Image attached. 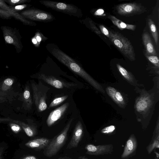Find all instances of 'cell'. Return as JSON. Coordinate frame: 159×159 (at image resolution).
Segmentation results:
<instances>
[{"label":"cell","mask_w":159,"mask_h":159,"mask_svg":"<svg viewBox=\"0 0 159 159\" xmlns=\"http://www.w3.org/2000/svg\"><path fill=\"white\" fill-rule=\"evenodd\" d=\"M0 16L4 18H8L11 16H13L27 25H36L35 23L26 20L21 15L17 13H14L3 10L0 8Z\"/></svg>","instance_id":"obj_16"},{"label":"cell","mask_w":159,"mask_h":159,"mask_svg":"<svg viewBox=\"0 0 159 159\" xmlns=\"http://www.w3.org/2000/svg\"><path fill=\"white\" fill-rule=\"evenodd\" d=\"M14 80L11 78H7L5 79L1 84L0 91L1 92L5 93L11 88L13 84Z\"/></svg>","instance_id":"obj_23"},{"label":"cell","mask_w":159,"mask_h":159,"mask_svg":"<svg viewBox=\"0 0 159 159\" xmlns=\"http://www.w3.org/2000/svg\"><path fill=\"white\" fill-rule=\"evenodd\" d=\"M39 2L48 8L70 16L80 18L82 15L80 9L71 4L46 0H40Z\"/></svg>","instance_id":"obj_4"},{"label":"cell","mask_w":159,"mask_h":159,"mask_svg":"<svg viewBox=\"0 0 159 159\" xmlns=\"http://www.w3.org/2000/svg\"><path fill=\"white\" fill-rule=\"evenodd\" d=\"M22 99L26 109L30 110L31 109L33 105L31 95L29 86L26 85L23 93Z\"/></svg>","instance_id":"obj_19"},{"label":"cell","mask_w":159,"mask_h":159,"mask_svg":"<svg viewBox=\"0 0 159 159\" xmlns=\"http://www.w3.org/2000/svg\"><path fill=\"white\" fill-rule=\"evenodd\" d=\"M106 91L108 95L116 103L120 104L124 103V100L122 95L115 89L108 86L106 88Z\"/></svg>","instance_id":"obj_18"},{"label":"cell","mask_w":159,"mask_h":159,"mask_svg":"<svg viewBox=\"0 0 159 159\" xmlns=\"http://www.w3.org/2000/svg\"><path fill=\"white\" fill-rule=\"evenodd\" d=\"M24 18L40 22H48L53 20L55 17L51 13L42 10L31 9L24 11L21 13Z\"/></svg>","instance_id":"obj_6"},{"label":"cell","mask_w":159,"mask_h":159,"mask_svg":"<svg viewBox=\"0 0 159 159\" xmlns=\"http://www.w3.org/2000/svg\"><path fill=\"white\" fill-rule=\"evenodd\" d=\"M109 39L122 54L131 61L135 59L133 47L130 41L117 32H109Z\"/></svg>","instance_id":"obj_2"},{"label":"cell","mask_w":159,"mask_h":159,"mask_svg":"<svg viewBox=\"0 0 159 159\" xmlns=\"http://www.w3.org/2000/svg\"><path fill=\"white\" fill-rule=\"evenodd\" d=\"M104 11L102 9H98L94 13V14L95 15L99 16H104L105 15L104 14Z\"/></svg>","instance_id":"obj_35"},{"label":"cell","mask_w":159,"mask_h":159,"mask_svg":"<svg viewBox=\"0 0 159 159\" xmlns=\"http://www.w3.org/2000/svg\"><path fill=\"white\" fill-rule=\"evenodd\" d=\"M2 99H1V100H0V101H2Z\"/></svg>","instance_id":"obj_41"},{"label":"cell","mask_w":159,"mask_h":159,"mask_svg":"<svg viewBox=\"0 0 159 159\" xmlns=\"http://www.w3.org/2000/svg\"><path fill=\"white\" fill-rule=\"evenodd\" d=\"M137 140L134 134H131L127 141L123 153L121 156L122 159H128L135 154L137 147Z\"/></svg>","instance_id":"obj_12"},{"label":"cell","mask_w":159,"mask_h":159,"mask_svg":"<svg viewBox=\"0 0 159 159\" xmlns=\"http://www.w3.org/2000/svg\"><path fill=\"white\" fill-rule=\"evenodd\" d=\"M69 106V103L66 102L55 109L49 114L46 120L48 127L53 125L65 113Z\"/></svg>","instance_id":"obj_11"},{"label":"cell","mask_w":159,"mask_h":159,"mask_svg":"<svg viewBox=\"0 0 159 159\" xmlns=\"http://www.w3.org/2000/svg\"><path fill=\"white\" fill-rule=\"evenodd\" d=\"M116 65L119 72L124 78L128 80H131V76L127 70L119 64H117Z\"/></svg>","instance_id":"obj_25"},{"label":"cell","mask_w":159,"mask_h":159,"mask_svg":"<svg viewBox=\"0 0 159 159\" xmlns=\"http://www.w3.org/2000/svg\"><path fill=\"white\" fill-rule=\"evenodd\" d=\"M79 159H88L85 156H81L79 158Z\"/></svg>","instance_id":"obj_38"},{"label":"cell","mask_w":159,"mask_h":159,"mask_svg":"<svg viewBox=\"0 0 159 159\" xmlns=\"http://www.w3.org/2000/svg\"><path fill=\"white\" fill-rule=\"evenodd\" d=\"M149 100L145 98H140L137 102L136 107L138 111L141 112L146 110L149 106Z\"/></svg>","instance_id":"obj_21"},{"label":"cell","mask_w":159,"mask_h":159,"mask_svg":"<svg viewBox=\"0 0 159 159\" xmlns=\"http://www.w3.org/2000/svg\"><path fill=\"white\" fill-rule=\"evenodd\" d=\"M12 131L15 133H17L21 130V128L18 124L12 122L8 123Z\"/></svg>","instance_id":"obj_29"},{"label":"cell","mask_w":159,"mask_h":159,"mask_svg":"<svg viewBox=\"0 0 159 159\" xmlns=\"http://www.w3.org/2000/svg\"><path fill=\"white\" fill-rule=\"evenodd\" d=\"M108 18L110 20L114 25L121 30L128 29L134 31L136 29L135 25L125 23L112 15L109 16Z\"/></svg>","instance_id":"obj_17"},{"label":"cell","mask_w":159,"mask_h":159,"mask_svg":"<svg viewBox=\"0 0 159 159\" xmlns=\"http://www.w3.org/2000/svg\"><path fill=\"white\" fill-rule=\"evenodd\" d=\"M56 159H72V158L69 157L65 156L64 157H61Z\"/></svg>","instance_id":"obj_37"},{"label":"cell","mask_w":159,"mask_h":159,"mask_svg":"<svg viewBox=\"0 0 159 159\" xmlns=\"http://www.w3.org/2000/svg\"><path fill=\"white\" fill-rule=\"evenodd\" d=\"M116 8L118 14L126 16L139 15L147 11L146 8L141 3L136 2L120 4Z\"/></svg>","instance_id":"obj_5"},{"label":"cell","mask_w":159,"mask_h":159,"mask_svg":"<svg viewBox=\"0 0 159 159\" xmlns=\"http://www.w3.org/2000/svg\"><path fill=\"white\" fill-rule=\"evenodd\" d=\"M5 122H12L18 124L29 137H34L37 134V129L35 125L28 124L24 122L9 118L0 117V123Z\"/></svg>","instance_id":"obj_10"},{"label":"cell","mask_w":159,"mask_h":159,"mask_svg":"<svg viewBox=\"0 0 159 159\" xmlns=\"http://www.w3.org/2000/svg\"><path fill=\"white\" fill-rule=\"evenodd\" d=\"M4 1L11 5L13 6L25 3L29 1L28 0H4Z\"/></svg>","instance_id":"obj_31"},{"label":"cell","mask_w":159,"mask_h":159,"mask_svg":"<svg viewBox=\"0 0 159 159\" xmlns=\"http://www.w3.org/2000/svg\"><path fill=\"white\" fill-rule=\"evenodd\" d=\"M146 56L148 60L154 65L157 67H159V60L158 57L154 55H146Z\"/></svg>","instance_id":"obj_27"},{"label":"cell","mask_w":159,"mask_h":159,"mask_svg":"<svg viewBox=\"0 0 159 159\" xmlns=\"http://www.w3.org/2000/svg\"><path fill=\"white\" fill-rule=\"evenodd\" d=\"M84 135V128L81 122L79 120L75 126L71 138L67 144L66 149H71L77 147Z\"/></svg>","instance_id":"obj_9"},{"label":"cell","mask_w":159,"mask_h":159,"mask_svg":"<svg viewBox=\"0 0 159 159\" xmlns=\"http://www.w3.org/2000/svg\"><path fill=\"white\" fill-rule=\"evenodd\" d=\"M31 87L34 101L38 111H44L47 107L46 102L47 98V93L50 88L43 85L40 81L38 84L32 83Z\"/></svg>","instance_id":"obj_3"},{"label":"cell","mask_w":159,"mask_h":159,"mask_svg":"<svg viewBox=\"0 0 159 159\" xmlns=\"http://www.w3.org/2000/svg\"><path fill=\"white\" fill-rule=\"evenodd\" d=\"M20 159H39L34 156H28L21 158Z\"/></svg>","instance_id":"obj_36"},{"label":"cell","mask_w":159,"mask_h":159,"mask_svg":"<svg viewBox=\"0 0 159 159\" xmlns=\"http://www.w3.org/2000/svg\"><path fill=\"white\" fill-rule=\"evenodd\" d=\"M0 8L3 10L10 11V7L6 4L4 0H0Z\"/></svg>","instance_id":"obj_32"},{"label":"cell","mask_w":159,"mask_h":159,"mask_svg":"<svg viewBox=\"0 0 159 159\" xmlns=\"http://www.w3.org/2000/svg\"><path fill=\"white\" fill-rule=\"evenodd\" d=\"M73 118L70 120L62 130L51 139L48 146L43 149V154L47 157L56 155L66 143L67 140L68 133Z\"/></svg>","instance_id":"obj_1"},{"label":"cell","mask_w":159,"mask_h":159,"mask_svg":"<svg viewBox=\"0 0 159 159\" xmlns=\"http://www.w3.org/2000/svg\"><path fill=\"white\" fill-rule=\"evenodd\" d=\"M93 22V21L92 20L89 21L90 27L95 33L98 35L100 34L101 33V32L98 28H97Z\"/></svg>","instance_id":"obj_33"},{"label":"cell","mask_w":159,"mask_h":159,"mask_svg":"<svg viewBox=\"0 0 159 159\" xmlns=\"http://www.w3.org/2000/svg\"><path fill=\"white\" fill-rule=\"evenodd\" d=\"M155 153L156 154V157H157V159H158V158H159V154L158 153L156 152H155Z\"/></svg>","instance_id":"obj_39"},{"label":"cell","mask_w":159,"mask_h":159,"mask_svg":"<svg viewBox=\"0 0 159 159\" xmlns=\"http://www.w3.org/2000/svg\"><path fill=\"white\" fill-rule=\"evenodd\" d=\"M115 126L113 125L106 127L101 130V132L103 134H109L112 133L115 129Z\"/></svg>","instance_id":"obj_28"},{"label":"cell","mask_w":159,"mask_h":159,"mask_svg":"<svg viewBox=\"0 0 159 159\" xmlns=\"http://www.w3.org/2000/svg\"><path fill=\"white\" fill-rule=\"evenodd\" d=\"M37 78L54 88L58 89L69 88L76 85L74 83L66 82L54 76L47 75L43 73L39 74Z\"/></svg>","instance_id":"obj_7"},{"label":"cell","mask_w":159,"mask_h":159,"mask_svg":"<svg viewBox=\"0 0 159 159\" xmlns=\"http://www.w3.org/2000/svg\"><path fill=\"white\" fill-rule=\"evenodd\" d=\"M101 32L104 35L109 38V32L108 30L103 25H100L99 26Z\"/></svg>","instance_id":"obj_34"},{"label":"cell","mask_w":159,"mask_h":159,"mask_svg":"<svg viewBox=\"0 0 159 159\" xmlns=\"http://www.w3.org/2000/svg\"><path fill=\"white\" fill-rule=\"evenodd\" d=\"M85 149L87 154L98 156L111 153L113 151V146L111 144L95 146L89 144L85 146Z\"/></svg>","instance_id":"obj_8"},{"label":"cell","mask_w":159,"mask_h":159,"mask_svg":"<svg viewBox=\"0 0 159 159\" xmlns=\"http://www.w3.org/2000/svg\"><path fill=\"white\" fill-rule=\"evenodd\" d=\"M3 32L4 39L7 43L13 44L17 48H20L19 42L16 35L11 30L3 27Z\"/></svg>","instance_id":"obj_15"},{"label":"cell","mask_w":159,"mask_h":159,"mask_svg":"<svg viewBox=\"0 0 159 159\" xmlns=\"http://www.w3.org/2000/svg\"><path fill=\"white\" fill-rule=\"evenodd\" d=\"M68 97V95H66L55 98L50 103L48 108H50L60 104L67 99Z\"/></svg>","instance_id":"obj_26"},{"label":"cell","mask_w":159,"mask_h":159,"mask_svg":"<svg viewBox=\"0 0 159 159\" xmlns=\"http://www.w3.org/2000/svg\"><path fill=\"white\" fill-rule=\"evenodd\" d=\"M159 133L157 135L153 137L152 140L147 148V150L148 154H150L155 148H159Z\"/></svg>","instance_id":"obj_22"},{"label":"cell","mask_w":159,"mask_h":159,"mask_svg":"<svg viewBox=\"0 0 159 159\" xmlns=\"http://www.w3.org/2000/svg\"><path fill=\"white\" fill-rule=\"evenodd\" d=\"M47 39L41 33L38 32L36 33L34 36L32 38V41L35 47H38L41 41L46 40Z\"/></svg>","instance_id":"obj_24"},{"label":"cell","mask_w":159,"mask_h":159,"mask_svg":"<svg viewBox=\"0 0 159 159\" xmlns=\"http://www.w3.org/2000/svg\"><path fill=\"white\" fill-rule=\"evenodd\" d=\"M50 140L51 139L46 138H38L29 141L25 144V145L35 151H40L45 148Z\"/></svg>","instance_id":"obj_13"},{"label":"cell","mask_w":159,"mask_h":159,"mask_svg":"<svg viewBox=\"0 0 159 159\" xmlns=\"http://www.w3.org/2000/svg\"><path fill=\"white\" fill-rule=\"evenodd\" d=\"M148 24L150 32L157 46L158 43V34L155 25L151 19H148Z\"/></svg>","instance_id":"obj_20"},{"label":"cell","mask_w":159,"mask_h":159,"mask_svg":"<svg viewBox=\"0 0 159 159\" xmlns=\"http://www.w3.org/2000/svg\"><path fill=\"white\" fill-rule=\"evenodd\" d=\"M142 39L146 50V55L157 56V54L148 33L145 32L143 33Z\"/></svg>","instance_id":"obj_14"},{"label":"cell","mask_w":159,"mask_h":159,"mask_svg":"<svg viewBox=\"0 0 159 159\" xmlns=\"http://www.w3.org/2000/svg\"><path fill=\"white\" fill-rule=\"evenodd\" d=\"M27 7L26 4L16 5L14 7H10V11L16 13L17 12L23 10Z\"/></svg>","instance_id":"obj_30"},{"label":"cell","mask_w":159,"mask_h":159,"mask_svg":"<svg viewBox=\"0 0 159 159\" xmlns=\"http://www.w3.org/2000/svg\"><path fill=\"white\" fill-rule=\"evenodd\" d=\"M2 151L1 150H0V159H2Z\"/></svg>","instance_id":"obj_40"}]
</instances>
